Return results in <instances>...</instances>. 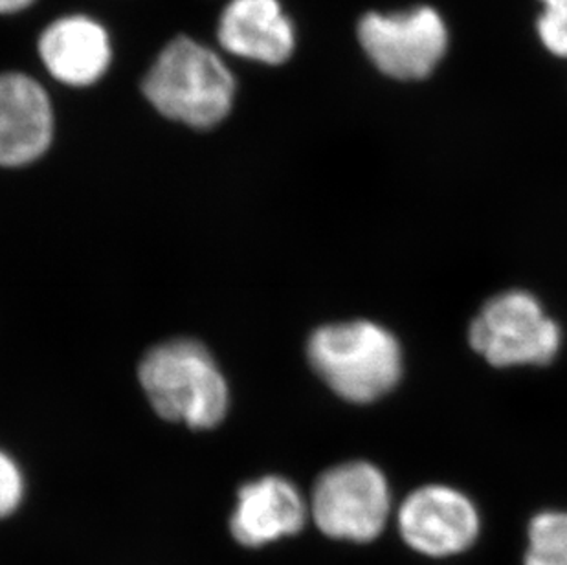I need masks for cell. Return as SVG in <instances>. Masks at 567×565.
Here are the masks:
<instances>
[{"label": "cell", "mask_w": 567, "mask_h": 565, "mask_svg": "<svg viewBox=\"0 0 567 565\" xmlns=\"http://www.w3.org/2000/svg\"><path fill=\"white\" fill-rule=\"evenodd\" d=\"M142 91L162 116L189 127L209 129L230 114L236 78L215 50L181 35L151 64Z\"/></svg>", "instance_id": "cell-1"}, {"label": "cell", "mask_w": 567, "mask_h": 565, "mask_svg": "<svg viewBox=\"0 0 567 565\" xmlns=\"http://www.w3.org/2000/svg\"><path fill=\"white\" fill-rule=\"evenodd\" d=\"M309 362L338 397L368 404L388 396L402 377V349L393 332L375 321H340L316 329Z\"/></svg>", "instance_id": "cell-2"}, {"label": "cell", "mask_w": 567, "mask_h": 565, "mask_svg": "<svg viewBox=\"0 0 567 565\" xmlns=\"http://www.w3.org/2000/svg\"><path fill=\"white\" fill-rule=\"evenodd\" d=\"M145 396L158 415L204 430L228 411V384L208 349L195 340H172L145 355L138 369Z\"/></svg>", "instance_id": "cell-3"}, {"label": "cell", "mask_w": 567, "mask_h": 565, "mask_svg": "<svg viewBox=\"0 0 567 565\" xmlns=\"http://www.w3.org/2000/svg\"><path fill=\"white\" fill-rule=\"evenodd\" d=\"M468 341L494 368L546 366L560 351L563 331L533 294L507 290L483 305Z\"/></svg>", "instance_id": "cell-4"}, {"label": "cell", "mask_w": 567, "mask_h": 565, "mask_svg": "<svg viewBox=\"0 0 567 565\" xmlns=\"http://www.w3.org/2000/svg\"><path fill=\"white\" fill-rule=\"evenodd\" d=\"M309 514L329 538L368 544L384 533L390 520V483L368 461L337 464L316 481Z\"/></svg>", "instance_id": "cell-5"}, {"label": "cell", "mask_w": 567, "mask_h": 565, "mask_svg": "<svg viewBox=\"0 0 567 565\" xmlns=\"http://www.w3.org/2000/svg\"><path fill=\"white\" fill-rule=\"evenodd\" d=\"M359 39L380 72L395 80H424L449 47V32L437 11L415 8L404 13H370L359 24Z\"/></svg>", "instance_id": "cell-6"}, {"label": "cell", "mask_w": 567, "mask_h": 565, "mask_svg": "<svg viewBox=\"0 0 567 565\" xmlns=\"http://www.w3.org/2000/svg\"><path fill=\"white\" fill-rule=\"evenodd\" d=\"M396 525L408 547L430 558L465 553L482 531L471 497L446 485L419 486L401 503Z\"/></svg>", "instance_id": "cell-7"}, {"label": "cell", "mask_w": 567, "mask_h": 565, "mask_svg": "<svg viewBox=\"0 0 567 565\" xmlns=\"http://www.w3.org/2000/svg\"><path fill=\"white\" fill-rule=\"evenodd\" d=\"M54 138V111L39 81L21 72L0 74V166H27Z\"/></svg>", "instance_id": "cell-8"}, {"label": "cell", "mask_w": 567, "mask_h": 565, "mask_svg": "<svg viewBox=\"0 0 567 565\" xmlns=\"http://www.w3.org/2000/svg\"><path fill=\"white\" fill-rule=\"evenodd\" d=\"M38 52L49 74L69 86L94 85L113 63L107 30L86 16L55 19L39 35Z\"/></svg>", "instance_id": "cell-9"}, {"label": "cell", "mask_w": 567, "mask_h": 565, "mask_svg": "<svg viewBox=\"0 0 567 565\" xmlns=\"http://www.w3.org/2000/svg\"><path fill=\"white\" fill-rule=\"evenodd\" d=\"M309 505L290 481L265 475L241 486L231 514V536L245 547H262L306 527Z\"/></svg>", "instance_id": "cell-10"}, {"label": "cell", "mask_w": 567, "mask_h": 565, "mask_svg": "<svg viewBox=\"0 0 567 565\" xmlns=\"http://www.w3.org/2000/svg\"><path fill=\"white\" fill-rule=\"evenodd\" d=\"M217 39L228 54L272 66L287 63L296 49L295 24L279 0H231Z\"/></svg>", "instance_id": "cell-11"}, {"label": "cell", "mask_w": 567, "mask_h": 565, "mask_svg": "<svg viewBox=\"0 0 567 565\" xmlns=\"http://www.w3.org/2000/svg\"><path fill=\"white\" fill-rule=\"evenodd\" d=\"M524 565H567V512L544 511L530 520Z\"/></svg>", "instance_id": "cell-12"}, {"label": "cell", "mask_w": 567, "mask_h": 565, "mask_svg": "<svg viewBox=\"0 0 567 565\" xmlns=\"http://www.w3.org/2000/svg\"><path fill=\"white\" fill-rule=\"evenodd\" d=\"M544 13L538 19V35L551 54L567 58V0H542Z\"/></svg>", "instance_id": "cell-13"}, {"label": "cell", "mask_w": 567, "mask_h": 565, "mask_svg": "<svg viewBox=\"0 0 567 565\" xmlns=\"http://www.w3.org/2000/svg\"><path fill=\"white\" fill-rule=\"evenodd\" d=\"M24 480L16 461L0 452V517L10 516L22 502Z\"/></svg>", "instance_id": "cell-14"}, {"label": "cell", "mask_w": 567, "mask_h": 565, "mask_svg": "<svg viewBox=\"0 0 567 565\" xmlns=\"http://www.w3.org/2000/svg\"><path fill=\"white\" fill-rule=\"evenodd\" d=\"M35 0H0V16H11L27 10Z\"/></svg>", "instance_id": "cell-15"}]
</instances>
